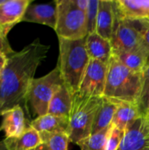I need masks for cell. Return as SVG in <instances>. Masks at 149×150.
<instances>
[{
    "label": "cell",
    "mask_w": 149,
    "mask_h": 150,
    "mask_svg": "<svg viewBox=\"0 0 149 150\" xmlns=\"http://www.w3.org/2000/svg\"><path fill=\"white\" fill-rule=\"evenodd\" d=\"M49 49V45L42 44L37 38L22 50L8 57L0 76V116L17 105L27 112L25 98L29 86Z\"/></svg>",
    "instance_id": "6da1fadb"
},
{
    "label": "cell",
    "mask_w": 149,
    "mask_h": 150,
    "mask_svg": "<svg viewBox=\"0 0 149 150\" xmlns=\"http://www.w3.org/2000/svg\"><path fill=\"white\" fill-rule=\"evenodd\" d=\"M59 39V59L57 66L60 69L64 86L76 95L89 65L90 58L86 50V38L81 40Z\"/></svg>",
    "instance_id": "7a4b0ae2"
},
{
    "label": "cell",
    "mask_w": 149,
    "mask_h": 150,
    "mask_svg": "<svg viewBox=\"0 0 149 150\" xmlns=\"http://www.w3.org/2000/svg\"><path fill=\"white\" fill-rule=\"evenodd\" d=\"M143 87V72L131 70L112 55L108 63L104 97L121 102L139 103Z\"/></svg>",
    "instance_id": "3957f363"
},
{
    "label": "cell",
    "mask_w": 149,
    "mask_h": 150,
    "mask_svg": "<svg viewBox=\"0 0 149 150\" xmlns=\"http://www.w3.org/2000/svg\"><path fill=\"white\" fill-rule=\"evenodd\" d=\"M103 98L83 96L78 93L73 96L68 130L71 142L76 144L91 134L97 113L103 103Z\"/></svg>",
    "instance_id": "277c9868"
},
{
    "label": "cell",
    "mask_w": 149,
    "mask_h": 150,
    "mask_svg": "<svg viewBox=\"0 0 149 150\" xmlns=\"http://www.w3.org/2000/svg\"><path fill=\"white\" fill-rule=\"evenodd\" d=\"M63 84L59 67L51 70L48 74L40 78H34L26 94L27 113L40 117L47 114L50 101L56 91Z\"/></svg>",
    "instance_id": "5b68a950"
},
{
    "label": "cell",
    "mask_w": 149,
    "mask_h": 150,
    "mask_svg": "<svg viewBox=\"0 0 149 150\" xmlns=\"http://www.w3.org/2000/svg\"><path fill=\"white\" fill-rule=\"evenodd\" d=\"M57 23L54 29L58 38L67 40H81L88 36V22L86 12L80 10L75 0L55 1Z\"/></svg>",
    "instance_id": "8992f818"
},
{
    "label": "cell",
    "mask_w": 149,
    "mask_h": 150,
    "mask_svg": "<svg viewBox=\"0 0 149 150\" xmlns=\"http://www.w3.org/2000/svg\"><path fill=\"white\" fill-rule=\"evenodd\" d=\"M112 51H134L147 49L141 32L133 20L117 18L113 36L112 38Z\"/></svg>",
    "instance_id": "52a82bcc"
},
{
    "label": "cell",
    "mask_w": 149,
    "mask_h": 150,
    "mask_svg": "<svg viewBox=\"0 0 149 150\" xmlns=\"http://www.w3.org/2000/svg\"><path fill=\"white\" fill-rule=\"evenodd\" d=\"M107 70L108 63L90 59L77 93L88 97H104Z\"/></svg>",
    "instance_id": "ba28073f"
},
{
    "label": "cell",
    "mask_w": 149,
    "mask_h": 150,
    "mask_svg": "<svg viewBox=\"0 0 149 150\" xmlns=\"http://www.w3.org/2000/svg\"><path fill=\"white\" fill-rule=\"evenodd\" d=\"M31 0H5L0 4V36L7 38L10 31L22 21Z\"/></svg>",
    "instance_id": "9c48e42d"
},
{
    "label": "cell",
    "mask_w": 149,
    "mask_h": 150,
    "mask_svg": "<svg viewBox=\"0 0 149 150\" xmlns=\"http://www.w3.org/2000/svg\"><path fill=\"white\" fill-rule=\"evenodd\" d=\"M118 150H149V119L142 116L128 127Z\"/></svg>",
    "instance_id": "30bf717a"
},
{
    "label": "cell",
    "mask_w": 149,
    "mask_h": 150,
    "mask_svg": "<svg viewBox=\"0 0 149 150\" xmlns=\"http://www.w3.org/2000/svg\"><path fill=\"white\" fill-rule=\"evenodd\" d=\"M117 23V12L114 1L100 0L97 19L96 33L112 40Z\"/></svg>",
    "instance_id": "8fae6325"
},
{
    "label": "cell",
    "mask_w": 149,
    "mask_h": 150,
    "mask_svg": "<svg viewBox=\"0 0 149 150\" xmlns=\"http://www.w3.org/2000/svg\"><path fill=\"white\" fill-rule=\"evenodd\" d=\"M1 116L3 120L0 131H4L5 138L19 137L29 127L26 123L25 111L20 105L4 112Z\"/></svg>",
    "instance_id": "7c38bea8"
},
{
    "label": "cell",
    "mask_w": 149,
    "mask_h": 150,
    "mask_svg": "<svg viewBox=\"0 0 149 150\" xmlns=\"http://www.w3.org/2000/svg\"><path fill=\"white\" fill-rule=\"evenodd\" d=\"M22 21L41 24L55 29L57 23V10L55 2L54 4H31L26 9Z\"/></svg>",
    "instance_id": "4fadbf2b"
},
{
    "label": "cell",
    "mask_w": 149,
    "mask_h": 150,
    "mask_svg": "<svg viewBox=\"0 0 149 150\" xmlns=\"http://www.w3.org/2000/svg\"><path fill=\"white\" fill-rule=\"evenodd\" d=\"M117 18L137 20L149 18V0L114 1Z\"/></svg>",
    "instance_id": "5bb4252c"
},
{
    "label": "cell",
    "mask_w": 149,
    "mask_h": 150,
    "mask_svg": "<svg viewBox=\"0 0 149 150\" xmlns=\"http://www.w3.org/2000/svg\"><path fill=\"white\" fill-rule=\"evenodd\" d=\"M68 117L55 116L47 113L31 120L29 127L34 128L39 134H54L60 132L68 134Z\"/></svg>",
    "instance_id": "9a60e30c"
},
{
    "label": "cell",
    "mask_w": 149,
    "mask_h": 150,
    "mask_svg": "<svg viewBox=\"0 0 149 150\" xmlns=\"http://www.w3.org/2000/svg\"><path fill=\"white\" fill-rule=\"evenodd\" d=\"M86 50L89 57L105 63H109L112 55L111 40L102 37L97 33H92L86 37Z\"/></svg>",
    "instance_id": "2e32d148"
},
{
    "label": "cell",
    "mask_w": 149,
    "mask_h": 150,
    "mask_svg": "<svg viewBox=\"0 0 149 150\" xmlns=\"http://www.w3.org/2000/svg\"><path fill=\"white\" fill-rule=\"evenodd\" d=\"M142 117L138 103L121 102L118 106L112 124L121 130H126L137 120Z\"/></svg>",
    "instance_id": "e0dca14e"
},
{
    "label": "cell",
    "mask_w": 149,
    "mask_h": 150,
    "mask_svg": "<svg viewBox=\"0 0 149 150\" xmlns=\"http://www.w3.org/2000/svg\"><path fill=\"white\" fill-rule=\"evenodd\" d=\"M120 103L121 101L116 99H112L105 97L103 98V103L97 113L92 127L91 134L105 130L112 125L113 118Z\"/></svg>",
    "instance_id": "ac0fdd59"
},
{
    "label": "cell",
    "mask_w": 149,
    "mask_h": 150,
    "mask_svg": "<svg viewBox=\"0 0 149 150\" xmlns=\"http://www.w3.org/2000/svg\"><path fill=\"white\" fill-rule=\"evenodd\" d=\"M4 142L8 150H36L42 142L40 134L32 127L19 137L5 138Z\"/></svg>",
    "instance_id": "d6986e66"
},
{
    "label": "cell",
    "mask_w": 149,
    "mask_h": 150,
    "mask_svg": "<svg viewBox=\"0 0 149 150\" xmlns=\"http://www.w3.org/2000/svg\"><path fill=\"white\" fill-rule=\"evenodd\" d=\"M112 55L133 71L142 73L149 62V51L147 49L134 51H112Z\"/></svg>",
    "instance_id": "ffe728a7"
},
{
    "label": "cell",
    "mask_w": 149,
    "mask_h": 150,
    "mask_svg": "<svg viewBox=\"0 0 149 150\" xmlns=\"http://www.w3.org/2000/svg\"><path fill=\"white\" fill-rule=\"evenodd\" d=\"M73 103V96L62 84L53 96L47 113L55 116L68 117Z\"/></svg>",
    "instance_id": "44dd1931"
},
{
    "label": "cell",
    "mask_w": 149,
    "mask_h": 150,
    "mask_svg": "<svg viewBox=\"0 0 149 150\" xmlns=\"http://www.w3.org/2000/svg\"><path fill=\"white\" fill-rule=\"evenodd\" d=\"M40 135L42 142L36 150H68L70 140L67 133L40 134Z\"/></svg>",
    "instance_id": "7402d4cb"
},
{
    "label": "cell",
    "mask_w": 149,
    "mask_h": 150,
    "mask_svg": "<svg viewBox=\"0 0 149 150\" xmlns=\"http://www.w3.org/2000/svg\"><path fill=\"white\" fill-rule=\"evenodd\" d=\"M112 125L100 132L90 134L89 137L78 142L76 144L81 150H105L107 140Z\"/></svg>",
    "instance_id": "603a6c76"
},
{
    "label": "cell",
    "mask_w": 149,
    "mask_h": 150,
    "mask_svg": "<svg viewBox=\"0 0 149 150\" xmlns=\"http://www.w3.org/2000/svg\"><path fill=\"white\" fill-rule=\"evenodd\" d=\"M99 2H100V0H90L89 7L87 9V11H86L89 34L96 32L97 13H98V8H99Z\"/></svg>",
    "instance_id": "cb8c5ba5"
},
{
    "label": "cell",
    "mask_w": 149,
    "mask_h": 150,
    "mask_svg": "<svg viewBox=\"0 0 149 150\" xmlns=\"http://www.w3.org/2000/svg\"><path fill=\"white\" fill-rule=\"evenodd\" d=\"M125 136V130H121L115 126H113L111 128L110 134L107 140L105 150H118L122 141Z\"/></svg>",
    "instance_id": "d4e9b609"
},
{
    "label": "cell",
    "mask_w": 149,
    "mask_h": 150,
    "mask_svg": "<svg viewBox=\"0 0 149 150\" xmlns=\"http://www.w3.org/2000/svg\"><path fill=\"white\" fill-rule=\"evenodd\" d=\"M133 21L134 22L136 26L139 28L142 40L144 41V44L149 51V18L133 20Z\"/></svg>",
    "instance_id": "484cf974"
},
{
    "label": "cell",
    "mask_w": 149,
    "mask_h": 150,
    "mask_svg": "<svg viewBox=\"0 0 149 150\" xmlns=\"http://www.w3.org/2000/svg\"><path fill=\"white\" fill-rule=\"evenodd\" d=\"M149 95V62L143 70V87L141 96L139 101V105L148 97Z\"/></svg>",
    "instance_id": "4316f807"
},
{
    "label": "cell",
    "mask_w": 149,
    "mask_h": 150,
    "mask_svg": "<svg viewBox=\"0 0 149 150\" xmlns=\"http://www.w3.org/2000/svg\"><path fill=\"white\" fill-rule=\"evenodd\" d=\"M0 52L4 54L8 57L16 53L10 46L7 38H4L2 36H0Z\"/></svg>",
    "instance_id": "83f0119b"
},
{
    "label": "cell",
    "mask_w": 149,
    "mask_h": 150,
    "mask_svg": "<svg viewBox=\"0 0 149 150\" xmlns=\"http://www.w3.org/2000/svg\"><path fill=\"white\" fill-rule=\"evenodd\" d=\"M141 112L144 118L149 119V95L148 97L139 105Z\"/></svg>",
    "instance_id": "f1b7e54d"
},
{
    "label": "cell",
    "mask_w": 149,
    "mask_h": 150,
    "mask_svg": "<svg viewBox=\"0 0 149 150\" xmlns=\"http://www.w3.org/2000/svg\"><path fill=\"white\" fill-rule=\"evenodd\" d=\"M75 3L76 4V6L82 10L83 11L86 12L87 9L89 7V4H90V0H75Z\"/></svg>",
    "instance_id": "f546056e"
},
{
    "label": "cell",
    "mask_w": 149,
    "mask_h": 150,
    "mask_svg": "<svg viewBox=\"0 0 149 150\" xmlns=\"http://www.w3.org/2000/svg\"><path fill=\"white\" fill-rule=\"evenodd\" d=\"M7 60H8V56L0 52V76H1V75L3 73L5 66H6Z\"/></svg>",
    "instance_id": "4dcf8cb0"
},
{
    "label": "cell",
    "mask_w": 149,
    "mask_h": 150,
    "mask_svg": "<svg viewBox=\"0 0 149 150\" xmlns=\"http://www.w3.org/2000/svg\"><path fill=\"white\" fill-rule=\"evenodd\" d=\"M0 150H8L6 148V145L4 143V141H1L0 142Z\"/></svg>",
    "instance_id": "1f68e13d"
},
{
    "label": "cell",
    "mask_w": 149,
    "mask_h": 150,
    "mask_svg": "<svg viewBox=\"0 0 149 150\" xmlns=\"http://www.w3.org/2000/svg\"><path fill=\"white\" fill-rule=\"evenodd\" d=\"M4 1H5V0H0V4H2L3 3H4Z\"/></svg>",
    "instance_id": "d6a6232c"
},
{
    "label": "cell",
    "mask_w": 149,
    "mask_h": 150,
    "mask_svg": "<svg viewBox=\"0 0 149 150\" xmlns=\"http://www.w3.org/2000/svg\"><path fill=\"white\" fill-rule=\"evenodd\" d=\"M0 108H1V104H0Z\"/></svg>",
    "instance_id": "836d02e7"
}]
</instances>
